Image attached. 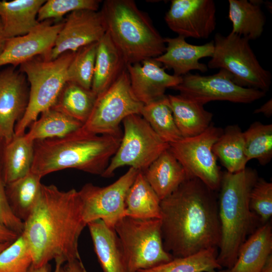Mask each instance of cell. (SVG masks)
<instances>
[{"instance_id":"obj_38","label":"cell","mask_w":272,"mask_h":272,"mask_svg":"<svg viewBox=\"0 0 272 272\" xmlns=\"http://www.w3.org/2000/svg\"><path fill=\"white\" fill-rule=\"evenodd\" d=\"M99 0H48L40 7L37 16L39 22L59 20L66 14L79 10L99 11Z\"/></svg>"},{"instance_id":"obj_30","label":"cell","mask_w":272,"mask_h":272,"mask_svg":"<svg viewBox=\"0 0 272 272\" xmlns=\"http://www.w3.org/2000/svg\"><path fill=\"white\" fill-rule=\"evenodd\" d=\"M83 124L64 113L50 108L40 114L24 134L28 140L36 141L60 138L79 129Z\"/></svg>"},{"instance_id":"obj_7","label":"cell","mask_w":272,"mask_h":272,"mask_svg":"<svg viewBox=\"0 0 272 272\" xmlns=\"http://www.w3.org/2000/svg\"><path fill=\"white\" fill-rule=\"evenodd\" d=\"M123 249L126 272H137L171 260L163 245L160 219L124 217L114 226Z\"/></svg>"},{"instance_id":"obj_6","label":"cell","mask_w":272,"mask_h":272,"mask_svg":"<svg viewBox=\"0 0 272 272\" xmlns=\"http://www.w3.org/2000/svg\"><path fill=\"white\" fill-rule=\"evenodd\" d=\"M75 52H66L53 60L39 55L20 65L30 84V90L27 108L15 125L14 135H24L42 112L54 105L67 82V69Z\"/></svg>"},{"instance_id":"obj_18","label":"cell","mask_w":272,"mask_h":272,"mask_svg":"<svg viewBox=\"0 0 272 272\" xmlns=\"http://www.w3.org/2000/svg\"><path fill=\"white\" fill-rule=\"evenodd\" d=\"M165 70L155 58L127 65L132 90L144 105L162 98L167 89L181 83L182 77L170 75Z\"/></svg>"},{"instance_id":"obj_21","label":"cell","mask_w":272,"mask_h":272,"mask_svg":"<svg viewBox=\"0 0 272 272\" xmlns=\"http://www.w3.org/2000/svg\"><path fill=\"white\" fill-rule=\"evenodd\" d=\"M143 173L161 200L172 194L189 178L169 148L164 151Z\"/></svg>"},{"instance_id":"obj_14","label":"cell","mask_w":272,"mask_h":272,"mask_svg":"<svg viewBox=\"0 0 272 272\" xmlns=\"http://www.w3.org/2000/svg\"><path fill=\"white\" fill-rule=\"evenodd\" d=\"M216 12L213 0H172L164 20L178 36L206 39L216 29Z\"/></svg>"},{"instance_id":"obj_12","label":"cell","mask_w":272,"mask_h":272,"mask_svg":"<svg viewBox=\"0 0 272 272\" xmlns=\"http://www.w3.org/2000/svg\"><path fill=\"white\" fill-rule=\"evenodd\" d=\"M139 171L130 167L117 180L104 187L87 183L78 191L81 201L83 220L86 225L101 220L109 228L125 216L127 192Z\"/></svg>"},{"instance_id":"obj_47","label":"cell","mask_w":272,"mask_h":272,"mask_svg":"<svg viewBox=\"0 0 272 272\" xmlns=\"http://www.w3.org/2000/svg\"><path fill=\"white\" fill-rule=\"evenodd\" d=\"M5 145V141L0 134V164H1L3 151Z\"/></svg>"},{"instance_id":"obj_25","label":"cell","mask_w":272,"mask_h":272,"mask_svg":"<svg viewBox=\"0 0 272 272\" xmlns=\"http://www.w3.org/2000/svg\"><path fill=\"white\" fill-rule=\"evenodd\" d=\"M176 125L182 138L197 135L212 124L213 114L204 105L181 94L167 95Z\"/></svg>"},{"instance_id":"obj_37","label":"cell","mask_w":272,"mask_h":272,"mask_svg":"<svg viewBox=\"0 0 272 272\" xmlns=\"http://www.w3.org/2000/svg\"><path fill=\"white\" fill-rule=\"evenodd\" d=\"M32 263L30 248L22 234L0 253V272H26Z\"/></svg>"},{"instance_id":"obj_10","label":"cell","mask_w":272,"mask_h":272,"mask_svg":"<svg viewBox=\"0 0 272 272\" xmlns=\"http://www.w3.org/2000/svg\"><path fill=\"white\" fill-rule=\"evenodd\" d=\"M123 132L119 147L101 176L110 177L119 168L128 166L144 172L169 144L164 142L140 114L122 122Z\"/></svg>"},{"instance_id":"obj_19","label":"cell","mask_w":272,"mask_h":272,"mask_svg":"<svg viewBox=\"0 0 272 272\" xmlns=\"http://www.w3.org/2000/svg\"><path fill=\"white\" fill-rule=\"evenodd\" d=\"M164 39L166 45L165 51L155 58L165 69L172 70L174 75L182 77L193 70L201 73L208 71L207 65L200 63L199 60L212 56L214 48L213 40L202 45H193L179 36Z\"/></svg>"},{"instance_id":"obj_1","label":"cell","mask_w":272,"mask_h":272,"mask_svg":"<svg viewBox=\"0 0 272 272\" xmlns=\"http://www.w3.org/2000/svg\"><path fill=\"white\" fill-rule=\"evenodd\" d=\"M215 192L191 178L161 200L163 245L173 258L219 248L221 226Z\"/></svg>"},{"instance_id":"obj_35","label":"cell","mask_w":272,"mask_h":272,"mask_svg":"<svg viewBox=\"0 0 272 272\" xmlns=\"http://www.w3.org/2000/svg\"><path fill=\"white\" fill-rule=\"evenodd\" d=\"M245 153L248 161L256 159L261 165L272 158V124L255 121L243 132Z\"/></svg>"},{"instance_id":"obj_31","label":"cell","mask_w":272,"mask_h":272,"mask_svg":"<svg viewBox=\"0 0 272 272\" xmlns=\"http://www.w3.org/2000/svg\"><path fill=\"white\" fill-rule=\"evenodd\" d=\"M213 151L230 173L244 170L248 162L244 149L243 131L237 124L228 125L214 144Z\"/></svg>"},{"instance_id":"obj_13","label":"cell","mask_w":272,"mask_h":272,"mask_svg":"<svg viewBox=\"0 0 272 272\" xmlns=\"http://www.w3.org/2000/svg\"><path fill=\"white\" fill-rule=\"evenodd\" d=\"M173 89L203 105L213 101L251 103L266 94L259 90L237 85L231 74L222 69L209 76L188 73L182 77L181 83Z\"/></svg>"},{"instance_id":"obj_33","label":"cell","mask_w":272,"mask_h":272,"mask_svg":"<svg viewBox=\"0 0 272 272\" xmlns=\"http://www.w3.org/2000/svg\"><path fill=\"white\" fill-rule=\"evenodd\" d=\"M140 115L164 142L170 144L182 138L175 122L167 95L144 105Z\"/></svg>"},{"instance_id":"obj_9","label":"cell","mask_w":272,"mask_h":272,"mask_svg":"<svg viewBox=\"0 0 272 272\" xmlns=\"http://www.w3.org/2000/svg\"><path fill=\"white\" fill-rule=\"evenodd\" d=\"M144 105L132 90L126 69L97 96L91 112L80 129L90 134L121 137L120 123L130 115L141 114Z\"/></svg>"},{"instance_id":"obj_29","label":"cell","mask_w":272,"mask_h":272,"mask_svg":"<svg viewBox=\"0 0 272 272\" xmlns=\"http://www.w3.org/2000/svg\"><path fill=\"white\" fill-rule=\"evenodd\" d=\"M41 177L31 171L6 185V192L14 214L25 222L31 214L41 194Z\"/></svg>"},{"instance_id":"obj_26","label":"cell","mask_w":272,"mask_h":272,"mask_svg":"<svg viewBox=\"0 0 272 272\" xmlns=\"http://www.w3.org/2000/svg\"><path fill=\"white\" fill-rule=\"evenodd\" d=\"M261 1L229 0L228 18L232 23L231 33L249 41L262 35L265 17L260 5Z\"/></svg>"},{"instance_id":"obj_36","label":"cell","mask_w":272,"mask_h":272,"mask_svg":"<svg viewBox=\"0 0 272 272\" xmlns=\"http://www.w3.org/2000/svg\"><path fill=\"white\" fill-rule=\"evenodd\" d=\"M98 43L83 46L75 52L67 69V82L91 89Z\"/></svg>"},{"instance_id":"obj_17","label":"cell","mask_w":272,"mask_h":272,"mask_svg":"<svg viewBox=\"0 0 272 272\" xmlns=\"http://www.w3.org/2000/svg\"><path fill=\"white\" fill-rule=\"evenodd\" d=\"M63 23L53 24L50 20H46L25 35L7 39L0 53V66L16 67L36 56H46Z\"/></svg>"},{"instance_id":"obj_5","label":"cell","mask_w":272,"mask_h":272,"mask_svg":"<svg viewBox=\"0 0 272 272\" xmlns=\"http://www.w3.org/2000/svg\"><path fill=\"white\" fill-rule=\"evenodd\" d=\"M100 9L108 33L127 65L156 58L165 50L164 38L149 15L133 0H106Z\"/></svg>"},{"instance_id":"obj_3","label":"cell","mask_w":272,"mask_h":272,"mask_svg":"<svg viewBox=\"0 0 272 272\" xmlns=\"http://www.w3.org/2000/svg\"><path fill=\"white\" fill-rule=\"evenodd\" d=\"M80 128L62 138L35 141L30 171L43 177L71 168L102 176L122 136L90 134Z\"/></svg>"},{"instance_id":"obj_32","label":"cell","mask_w":272,"mask_h":272,"mask_svg":"<svg viewBox=\"0 0 272 272\" xmlns=\"http://www.w3.org/2000/svg\"><path fill=\"white\" fill-rule=\"evenodd\" d=\"M96 97L91 89L67 82L52 107L84 124L91 112Z\"/></svg>"},{"instance_id":"obj_28","label":"cell","mask_w":272,"mask_h":272,"mask_svg":"<svg viewBox=\"0 0 272 272\" xmlns=\"http://www.w3.org/2000/svg\"><path fill=\"white\" fill-rule=\"evenodd\" d=\"M34 157V142L24 134L14 135L5 143L1 161L2 174L5 185L29 173Z\"/></svg>"},{"instance_id":"obj_49","label":"cell","mask_w":272,"mask_h":272,"mask_svg":"<svg viewBox=\"0 0 272 272\" xmlns=\"http://www.w3.org/2000/svg\"><path fill=\"white\" fill-rule=\"evenodd\" d=\"M217 272V271H216ZM217 272H231L230 269H227L226 270H220L219 271H217Z\"/></svg>"},{"instance_id":"obj_46","label":"cell","mask_w":272,"mask_h":272,"mask_svg":"<svg viewBox=\"0 0 272 272\" xmlns=\"http://www.w3.org/2000/svg\"><path fill=\"white\" fill-rule=\"evenodd\" d=\"M260 272H272V254L268 257Z\"/></svg>"},{"instance_id":"obj_45","label":"cell","mask_w":272,"mask_h":272,"mask_svg":"<svg viewBox=\"0 0 272 272\" xmlns=\"http://www.w3.org/2000/svg\"><path fill=\"white\" fill-rule=\"evenodd\" d=\"M7 38L4 32L2 22L0 19V53L2 51Z\"/></svg>"},{"instance_id":"obj_23","label":"cell","mask_w":272,"mask_h":272,"mask_svg":"<svg viewBox=\"0 0 272 272\" xmlns=\"http://www.w3.org/2000/svg\"><path fill=\"white\" fill-rule=\"evenodd\" d=\"M44 0L0 1V19L7 38L25 35L40 22L39 10Z\"/></svg>"},{"instance_id":"obj_22","label":"cell","mask_w":272,"mask_h":272,"mask_svg":"<svg viewBox=\"0 0 272 272\" xmlns=\"http://www.w3.org/2000/svg\"><path fill=\"white\" fill-rule=\"evenodd\" d=\"M87 226L103 272H126L123 249L114 229L101 220L90 222Z\"/></svg>"},{"instance_id":"obj_39","label":"cell","mask_w":272,"mask_h":272,"mask_svg":"<svg viewBox=\"0 0 272 272\" xmlns=\"http://www.w3.org/2000/svg\"><path fill=\"white\" fill-rule=\"evenodd\" d=\"M249 205L262 224L268 222L272 216V183L258 177L250 191Z\"/></svg>"},{"instance_id":"obj_42","label":"cell","mask_w":272,"mask_h":272,"mask_svg":"<svg viewBox=\"0 0 272 272\" xmlns=\"http://www.w3.org/2000/svg\"><path fill=\"white\" fill-rule=\"evenodd\" d=\"M19 236L16 233L0 225V243L13 242Z\"/></svg>"},{"instance_id":"obj_8","label":"cell","mask_w":272,"mask_h":272,"mask_svg":"<svg viewBox=\"0 0 272 272\" xmlns=\"http://www.w3.org/2000/svg\"><path fill=\"white\" fill-rule=\"evenodd\" d=\"M213 40L214 52L208 67L227 71L241 87L268 91L271 74L260 65L248 40L230 32L227 36L217 33Z\"/></svg>"},{"instance_id":"obj_48","label":"cell","mask_w":272,"mask_h":272,"mask_svg":"<svg viewBox=\"0 0 272 272\" xmlns=\"http://www.w3.org/2000/svg\"><path fill=\"white\" fill-rule=\"evenodd\" d=\"M12 242L0 243V253L7 248Z\"/></svg>"},{"instance_id":"obj_34","label":"cell","mask_w":272,"mask_h":272,"mask_svg":"<svg viewBox=\"0 0 272 272\" xmlns=\"http://www.w3.org/2000/svg\"><path fill=\"white\" fill-rule=\"evenodd\" d=\"M217 249L210 248L184 257H176L137 272H216L222 267L218 262Z\"/></svg>"},{"instance_id":"obj_24","label":"cell","mask_w":272,"mask_h":272,"mask_svg":"<svg viewBox=\"0 0 272 272\" xmlns=\"http://www.w3.org/2000/svg\"><path fill=\"white\" fill-rule=\"evenodd\" d=\"M272 254V227L269 222L256 229L240 247L231 272H260Z\"/></svg>"},{"instance_id":"obj_41","label":"cell","mask_w":272,"mask_h":272,"mask_svg":"<svg viewBox=\"0 0 272 272\" xmlns=\"http://www.w3.org/2000/svg\"><path fill=\"white\" fill-rule=\"evenodd\" d=\"M57 272H88L81 259L67 261L64 266L59 265Z\"/></svg>"},{"instance_id":"obj_11","label":"cell","mask_w":272,"mask_h":272,"mask_svg":"<svg viewBox=\"0 0 272 272\" xmlns=\"http://www.w3.org/2000/svg\"><path fill=\"white\" fill-rule=\"evenodd\" d=\"M223 129L213 123L201 133L182 138L169 144V149L182 165L189 178L201 180L211 189L219 190L222 172L213 151Z\"/></svg>"},{"instance_id":"obj_40","label":"cell","mask_w":272,"mask_h":272,"mask_svg":"<svg viewBox=\"0 0 272 272\" xmlns=\"http://www.w3.org/2000/svg\"><path fill=\"white\" fill-rule=\"evenodd\" d=\"M5 187L0 164V225L20 235L23 233L24 223L13 213L8 201Z\"/></svg>"},{"instance_id":"obj_43","label":"cell","mask_w":272,"mask_h":272,"mask_svg":"<svg viewBox=\"0 0 272 272\" xmlns=\"http://www.w3.org/2000/svg\"><path fill=\"white\" fill-rule=\"evenodd\" d=\"M254 113H262L266 117H270L272 115V100L271 99H269L265 103H264L262 106H261L258 108L255 109L254 112Z\"/></svg>"},{"instance_id":"obj_4","label":"cell","mask_w":272,"mask_h":272,"mask_svg":"<svg viewBox=\"0 0 272 272\" xmlns=\"http://www.w3.org/2000/svg\"><path fill=\"white\" fill-rule=\"evenodd\" d=\"M258 178L257 171L249 167L236 173L222 172L218 202L221 242L217 258L222 267L231 268L247 236L255 230L258 218L250 208L249 196Z\"/></svg>"},{"instance_id":"obj_16","label":"cell","mask_w":272,"mask_h":272,"mask_svg":"<svg viewBox=\"0 0 272 272\" xmlns=\"http://www.w3.org/2000/svg\"><path fill=\"white\" fill-rule=\"evenodd\" d=\"M26 79L13 66L0 71V134L5 143L14 136L15 125L27 108L29 91Z\"/></svg>"},{"instance_id":"obj_2","label":"cell","mask_w":272,"mask_h":272,"mask_svg":"<svg viewBox=\"0 0 272 272\" xmlns=\"http://www.w3.org/2000/svg\"><path fill=\"white\" fill-rule=\"evenodd\" d=\"M22 235L32 254V264L39 266L54 259L62 264L81 259L80 236L87 226L78 191L60 190L42 184L39 199L24 222Z\"/></svg>"},{"instance_id":"obj_44","label":"cell","mask_w":272,"mask_h":272,"mask_svg":"<svg viewBox=\"0 0 272 272\" xmlns=\"http://www.w3.org/2000/svg\"><path fill=\"white\" fill-rule=\"evenodd\" d=\"M62 264L60 263H56L55 270L54 272H57L58 267ZM50 265L46 264L39 266H35L32 264L26 272H49Z\"/></svg>"},{"instance_id":"obj_27","label":"cell","mask_w":272,"mask_h":272,"mask_svg":"<svg viewBox=\"0 0 272 272\" xmlns=\"http://www.w3.org/2000/svg\"><path fill=\"white\" fill-rule=\"evenodd\" d=\"M161 200L139 171L125 200V216L140 220L161 218Z\"/></svg>"},{"instance_id":"obj_15","label":"cell","mask_w":272,"mask_h":272,"mask_svg":"<svg viewBox=\"0 0 272 272\" xmlns=\"http://www.w3.org/2000/svg\"><path fill=\"white\" fill-rule=\"evenodd\" d=\"M107 31L100 10H79L67 15L48 54L53 60L67 51L76 52L81 47L98 42Z\"/></svg>"},{"instance_id":"obj_20","label":"cell","mask_w":272,"mask_h":272,"mask_svg":"<svg viewBox=\"0 0 272 272\" xmlns=\"http://www.w3.org/2000/svg\"><path fill=\"white\" fill-rule=\"evenodd\" d=\"M126 62L106 31L98 41L91 90L97 96L126 69Z\"/></svg>"}]
</instances>
